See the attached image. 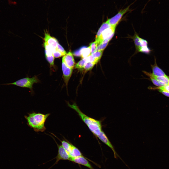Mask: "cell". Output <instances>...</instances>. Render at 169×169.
<instances>
[{"label":"cell","mask_w":169,"mask_h":169,"mask_svg":"<svg viewBox=\"0 0 169 169\" xmlns=\"http://www.w3.org/2000/svg\"><path fill=\"white\" fill-rule=\"evenodd\" d=\"M28 114V115H25L24 117L27 120L28 126L36 132L44 131L46 129L45 123L50 114H45L33 112Z\"/></svg>","instance_id":"obj_1"},{"label":"cell","mask_w":169,"mask_h":169,"mask_svg":"<svg viewBox=\"0 0 169 169\" xmlns=\"http://www.w3.org/2000/svg\"><path fill=\"white\" fill-rule=\"evenodd\" d=\"M68 106L75 111L92 133L96 137L102 131L101 122L87 116L80 110L75 103L72 104L68 103Z\"/></svg>","instance_id":"obj_2"},{"label":"cell","mask_w":169,"mask_h":169,"mask_svg":"<svg viewBox=\"0 0 169 169\" xmlns=\"http://www.w3.org/2000/svg\"><path fill=\"white\" fill-rule=\"evenodd\" d=\"M39 80L36 76H35L32 78L26 77L19 80L14 82L0 84V85H14L23 87L29 88L31 92H32L33 85L35 83L39 82Z\"/></svg>","instance_id":"obj_3"},{"label":"cell","mask_w":169,"mask_h":169,"mask_svg":"<svg viewBox=\"0 0 169 169\" xmlns=\"http://www.w3.org/2000/svg\"><path fill=\"white\" fill-rule=\"evenodd\" d=\"M50 136L53 138L56 142L58 147V154L57 156L51 160L49 161H50L54 159H56L55 162L49 169L51 168L55 164H58L59 161L61 160L69 161L71 157L69 153L64 149L62 145L58 144L53 137L51 136Z\"/></svg>","instance_id":"obj_4"},{"label":"cell","mask_w":169,"mask_h":169,"mask_svg":"<svg viewBox=\"0 0 169 169\" xmlns=\"http://www.w3.org/2000/svg\"><path fill=\"white\" fill-rule=\"evenodd\" d=\"M131 4L126 8L120 10L114 16L107 20L111 26L116 27L121 19L123 15L126 13L130 11V7Z\"/></svg>","instance_id":"obj_5"},{"label":"cell","mask_w":169,"mask_h":169,"mask_svg":"<svg viewBox=\"0 0 169 169\" xmlns=\"http://www.w3.org/2000/svg\"><path fill=\"white\" fill-rule=\"evenodd\" d=\"M116 27L111 26L105 30L99 37L95 39L98 45L104 40L108 39L110 40L114 34Z\"/></svg>","instance_id":"obj_6"},{"label":"cell","mask_w":169,"mask_h":169,"mask_svg":"<svg viewBox=\"0 0 169 169\" xmlns=\"http://www.w3.org/2000/svg\"><path fill=\"white\" fill-rule=\"evenodd\" d=\"M97 137L112 150L113 152L114 157L115 158L117 159L118 157L119 158L123 161V162L124 163L125 165L126 164L116 152L113 146L103 131H102L100 134L97 136Z\"/></svg>","instance_id":"obj_7"},{"label":"cell","mask_w":169,"mask_h":169,"mask_svg":"<svg viewBox=\"0 0 169 169\" xmlns=\"http://www.w3.org/2000/svg\"><path fill=\"white\" fill-rule=\"evenodd\" d=\"M62 68L64 81L67 88L69 81L72 74L73 69L68 66L62 60Z\"/></svg>","instance_id":"obj_8"},{"label":"cell","mask_w":169,"mask_h":169,"mask_svg":"<svg viewBox=\"0 0 169 169\" xmlns=\"http://www.w3.org/2000/svg\"><path fill=\"white\" fill-rule=\"evenodd\" d=\"M69 161L86 166L90 169H94L84 156L71 157Z\"/></svg>","instance_id":"obj_9"},{"label":"cell","mask_w":169,"mask_h":169,"mask_svg":"<svg viewBox=\"0 0 169 169\" xmlns=\"http://www.w3.org/2000/svg\"><path fill=\"white\" fill-rule=\"evenodd\" d=\"M44 42L55 50L58 43L57 40L51 36L47 31H44V37L43 39Z\"/></svg>","instance_id":"obj_10"},{"label":"cell","mask_w":169,"mask_h":169,"mask_svg":"<svg viewBox=\"0 0 169 169\" xmlns=\"http://www.w3.org/2000/svg\"><path fill=\"white\" fill-rule=\"evenodd\" d=\"M62 60L69 67L73 69L75 64V61L72 53L69 51L63 57Z\"/></svg>","instance_id":"obj_11"},{"label":"cell","mask_w":169,"mask_h":169,"mask_svg":"<svg viewBox=\"0 0 169 169\" xmlns=\"http://www.w3.org/2000/svg\"><path fill=\"white\" fill-rule=\"evenodd\" d=\"M143 72L145 75L150 77L154 78L157 81L165 83L167 85H169V78L167 77L157 76L150 72H148L145 71H143Z\"/></svg>","instance_id":"obj_12"},{"label":"cell","mask_w":169,"mask_h":169,"mask_svg":"<svg viewBox=\"0 0 169 169\" xmlns=\"http://www.w3.org/2000/svg\"><path fill=\"white\" fill-rule=\"evenodd\" d=\"M152 70V73L157 76L167 77L164 71L157 65L156 58L154 57V63L153 65H151Z\"/></svg>","instance_id":"obj_13"},{"label":"cell","mask_w":169,"mask_h":169,"mask_svg":"<svg viewBox=\"0 0 169 169\" xmlns=\"http://www.w3.org/2000/svg\"><path fill=\"white\" fill-rule=\"evenodd\" d=\"M111 27V26L108 23L107 21L103 23L96 34V39L98 38L105 30Z\"/></svg>","instance_id":"obj_14"},{"label":"cell","mask_w":169,"mask_h":169,"mask_svg":"<svg viewBox=\"0 0 169 169\" xmlns=\"http://www.w3.org/2000/svg\"><path fill=\"white\" fill-rule=\"evenodd\" d=\"M81 48V56L82 58L89 56L91 53V50L90 46L88 47H83Z\"/></svg>","instance_id":"obj_15"},{"label":"cell","mask_w":169,"mask_h":169,"mask_svg":"<svg viewBox=\"0 0 169 169\" xmlns=\"http://www.w3.org/2000/svg\"><path fill=\"white\" fill-rule=\"evenodd\" d=\"M69 154L71 157H73L84 156L80 150L73 145L72 151Z\"/></svg>","instance_id":"obj_16"},{"label":"cell","mask_w":169,"mask_h":169,"mask_svg":"<svg viewBox=\"0 0 169 169\" xmlns=\"http://www.w3.org/2000/svg\"><path fill=\"white\" fill-rule=\"evenodd\" d=\"M61 141L62 146L69 154L72 151L73 145L64 140Z\"/></svg>","instance_id":"obj_17"},{"label":"cell","mask_w":169,"mask_h":169,"mask_svg":"<svg viewBox=\"0 0 169 169\" xmlns=\"http://www.w3.org/2000/svg\"><path fill=\"white\" fill-rule=\"evenodd\" d=\"M88 62L87 57L83 58L75 65V68L79 69H83L85 65Z\"/></svg>","instance_id":"obj_18"},{"label":"cell","mask_w":169,"mask_h":169,"mask_svg":"<svg viewBox=\"0 0 169 169\" xmlns=\"http://www.w3.org/2000/svg\"><path fill=\"white\" fill-rule=\"evenodd\" d=\"M140 38V37L136 32H135L134 36L132 37V38L134 41L136 50L138 52H139V49L140 47L139 40Z\"/></svg>","instance_id":"obj_19"},{"label":"cell","mask_w":169,"mask_h":169,"mask_svg":"<svg viewBox=\"0 0 169 169\" xmlns=\"http://www.w3.org/2000/svg\"><path fill=\"white\" fill-rule=\"evenodd\" d=\"M110 40L107 39L104 40L102 43L98 45L97 47L96 51H103L107 46Z\"/></svg>","instance_id":"obj_20"},{"label":"cell","mask_w":169,"mask_h":169,"mask_svg":"<svg viewBox=\"0 0 169 169\" xmlns=\"http://www.w3.org/2000/svg\"><path fill=\"white\" fill-rule=\"evenodd\" d=\"M148 89L154 90H160L169 92V85H166L159 87L149 86L148 87Z\"/></svg>","instance_id":"obj_21"},{"label":"cell","mask_w":169,"mask_h":169,"mask_svg":"<svg viewBox=\"0 0 169 169\" xmlns=\"http://www.w3.org/2000/svg\"><path fill=\"white\" fill-rule=\"evenodd\" d=\"M46 58L50 64V67L51 68L54 67V58L53 55L49 56H46Z\"/></svg>","instance_id":"obj_22"},{"label":"cell","mask_w":169,"mask_h":169,"mask_svg":"<svg viewBox=\"0 0 169 169\" xmlns=\"http://www.w3.org/2000/svg\"><path fill=\"white\" fill-rule=\"evenodd\" d=\"M98 45V43L96 41L90 44L89 46L91 48V54H93L96 51V49Z\"/></svg>","instance_id":"obj_23"},{"label":"cell","mask_w":169,"mask_h":169,"mask_svg":"<svg viewBox=\"0 0 169 169\" xmlns=\"http://www.w3.org/2000/svg\"><path fill=\"white\" fill-rule=\"evenodd\" d=\"M152 51L148 46L140 47L139 50V52L144 53L147 54H149Z\"/></svg>","instance_id":"obj_24"},{"label":"cell","mask_w":169,"mask_h":169,"mask_svg":"<svg viewBox=\"0 0 169 169\" xmlns=\"http://www.w3.org/2000/svg\"><path fill=\"white\" fill-rule=\"evenodd\" d=\"M103 52V51H96L91 54L93 57L99 61L101 57Z\"/></svg>","instance_id":"obj_25"},{"label":"cell","mask_w":169,"mask_h":169,"mask_svg":"<svg viewBox=\"0 0 169 169\" xmlns=\"http://www.w3.org/2000/svg\"><path fill=\"white\" fill-rule=\"evenodd\" d=\"M95 64L90 62H88L84 68V70L87 71L91 69L93 67Z\"/></svg>","instance_id":"obj_26"},{"label":"cell","mask_w":169,"mask_h":169,"mask_svg":"<svg viewBox=\"0 0 169 169\" xmlns=\"http://www.w3.org/2000/svg\"><path fill=\"white\" fill-rule=\"evenodd\" d=\"M56 49L61 53L63 56L67 54L63 48L59 43H58L57 47Z\"/></svg>","instance_id":"obj_27"},{"label":"cell","mask_w":169,"mask_h":169,"mask_svg":"<svg viewBox=\"0 0 169 169\" xmlns=\"http://www.w3.org/2000/svg\"><path fill=\"white\" fill-rule=\"evenodd\" d=\"M139 40L140 47L148 46V43L146 40L140 38Z\"/></svg>","instance_id":"obj_28"},{"label":"cell","mask_w":169,"mask_h":169,"mask_svg":"<svg viewBox=\"0 0 169 169\" xmlns=\"http://www.w3.org/2000/svg\"><path fill=\"white\" fill-rule=\"evenodd\" d=\"M53 55L55 58H59L63 56L61 53L56 49L53 53Z\"/></svg>","instance_id":"obj_29"},{"label":"cell","mask_w":169,"mask_h":169,"mask_svg":"<svg viewBox=\"0 0 169 169\" xmlns=\"http://www.w3.org/2000/svg\"><path fill=\"white\" fill-rule=\"evenodd\" d=\"M151 81L153 84L157 87L162 86L159 83L158 81H157L154 78L150 77Z\"/></svg>","instance_id":"obj_30"},{"label":"cell","mask_w":169,"mask_h":169,"mask_svg":"<svg viewBox=\"0 0 169 169\" xmlns=\"http://www.w3.org/2000/svg\"><path fill=\"white\" fill-rule=\"evenodd\" d=\"M81 48L75 51L73 53L74 55L76 56H81Z\"/></svg>","instance_id":"obj_31"},{"label":"cell","mask_w":169,"mask_h":169,"mask_svg":"<svg viewBox=\"0 0 169 169\" xmlns=\"http://www.w3.org/2000/svg\"><path fill=\"white\" fill-rule=\"evenodd\" d=\"M158 90L165 96L169 97V92L160 90Z\"/></svg>","instance_id":"obj_32"},{"label":"cell","mask_w":169,"mask_h":169,"mask_svg":"<svg viewBox=\"0 0 169 169\" xmlns=\"http://www.w3.org/2000/svg\"><path fill=\"white\" fill-rule=\"evenodd\" d=\"M168 77L169 78V76H168Z\"/></svg>","instance_id":"obj_33"},{"label":"cell","mask_w":169,"mask_h":169,"mask_svg":"<svg viewBox=\"0 0 169 169\" xmlns=\"http://www.w3.org/2000/svg\"></svg>","instance_id":"obj_34"}]
</instances>
